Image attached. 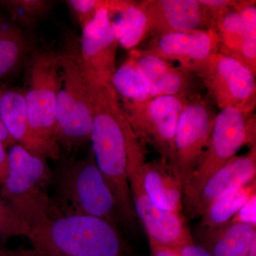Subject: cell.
Returning a JSON list of instances; mask_svg holds the SVG:
<instances>
[{"mask_svg":"<svg viewBox=\"0 0 256 256\" xmlns=\"http://www.w3.org/2000/svg\"><path fill=\"white\" fill-rule=\"evenodd\" d=\"M92 122L90 141L96 165L114 194L118 213L128 223L136 218L128 180L130 158L146 149L128 122L114 86L92 74Z\"/></svg>","mask_w":256,"mask_h":256,"instance_id":"1","label":"cell"},{"mask_svg":"<svg viewBox=\"0 0 256 256\" xmlns=\"http://www.w3.org/2000/svg\"><path fill=\"white\" fill-rule=\"evenodd\" d=\"M38 256H122L114 225L97 217L58 216L28 230Z\"/></svg>","mask_w":256,"mask_h":256,"instance_id":"2","label":"cell"},{"mask_svg":"<svg viewBox=\"0 0 256 256\" xmlns=\"http://www.w3.org/2000/svg\"><path fill=\"white\" fill-rule=\"evenodd\" d=\"M92 122V80L80 56L79 44L70 41L60 54L57 95V142L76 149L90 141Z\"/></svg>","mask_w":256,"mask_h":256,"instance_id":"3","label":"cell"},{"mask_svg":"<svg viewBox=\"0 0 256 256\" xmlns=\"http://www.w3.org/2000/svg\"><path fill=\"white\" fill-rule=\"evenodd\" d=\"M9 171L0 194L20 216L28 230L56 217L47 186L52 173L46 160L18 144L8 151Z\"/></svg>","mask_w":256,"mask_h":256,"instance_id":"4","label":"cell"},{"mask_svg":"<svg viewBox=\"0 0 256 256\" xmlns=\"http://www.w3.org/2000/svg\"><path fill=\"white\" fill-rule=\"evenodd\" d=\"M55 192L52 201L58 216H92L116 224V200L96 165L92 149L87 156L63 166Z\"/></svg>","mask_w":256,"mask_h":256,"instance_id":"5","label":"cell"},{"mask_svg":"<svg viewBox=\"0 0 256 256\" xmlns=\"http://www.w3.org/2000/svg\"><path fill=\"white\" fill-rule=\"evenodd\" d=\"M256 118L235 108L222 109L204 152L183 192V204L188 206L210 176L236 156L245 146H256Z\"/></svg>","mask_w":256,"mask_h":256,"instance_id":"6","label":"cell"},{"mask_svg":"<svg viewBox=\"0 0 256 256\" xmlns=\"http://www.w3.org/2000/svg\"><path fill=\"white\" fill-rule=\"evenodd\" d=\"M60 77V54L41 52L32 58L28 88L24 96L28 122L37 137L57 142V95Z\"/></svg>","mask_w":256,"mask_h":256,"instance_id":"7","label":"cell"},{"mask_svg":"<svg viewBox=\"0 0 256 256\" xmlns=\"http://www.w3.org/2000/svg\"><path fill=\"white\" fill-rule=\"evenodd\" d=\"M146 162V150L134 153L128 162V180L134 214L149 242L178 250L194 240L182 215L158 208L146 194L142 182Z\"/></svg>","mask_w":256,"mask_h":256,"instance_id":"8","label":"cell"},{"mask_svg":"<svg viewBox=\"0 0 256 256\" xmlns=\"http://www.w3.org/2000/svg\"><path fill=\"white\" fill-rule=\"evenodd\" d=\"M188 100L185 96H161L140 105L121 108L143 146H152L160 158L172 165L176 126Z\"/></svg>","mask_w":256,"mask_h":256,"instance_id":"9","label":"cell"},{"mask_svg":"<svg viewBox=\"0 0 256 256\" xmlns=\"http://www.w3.org/2000/svg\"><path fill=\"white\" fill-rule=\"evenodd\" d=\"M200 76L220 109L230 108L254 114L256 75L240 60L218 52Z\"/></svg>","mask_w":256,"mask_h":256,"instance_id":"10","label":"cell"},{"mask_svg":"<svg viewBox=\"0 0 256 256\" xmlns=\"http://www.w3.org/2000/svg\"><path fill=\"white\" fill-rule=\"evenodd\" d=\"M216 114L205 101L188 100L178 118L172 165L184 188L206 149Z\"/></svg>","mask_w":256,"mask_h":256,"instance_id":"11","label":"cell"},{"mask_svg":"<svg viewBox=\"0 0 256 256\" xmlns=\"http://www.w3.org/2000/svg\"><path fill=\"white\" fill-rule=\"evenodd\" d=\"M220 44L216 30H202L154 36L146 50L166 62H178L180 68L200 76L220 52Z\"/></svg>","mask_w":256,"mask_h":256,"instance_id":"12","label":"cell"},{"mask_svg":"<svg viewBox=\"0 0 256 256\" xmlns=\"http://www.w3.org/2000/svg\"><path fill=\"white\" fill-rule=\"evenodd\" d=\"M100 8L95 16L82 30L79 42L80 56L86 68L96 78L112 86L117 70L118 42L107 8Z\"/></svg>","mask_w":256,"mask_h":256,"instance_id":"13","label":"cell"},{"mask_svg":"<svg viewBox=\"0 0 256 256\" xmlns=\"http://www.w3.org/2000/svg\"><path fill=\"white\" fill-rule=\"evenodd\" d=\"M150 22V35L216 30L215 14L198 0L142 1Z\"/></svg>","mask_w":256,"mask_h":256,"instance_id":"14","label":"cell"},{"mask_svg":"<svg viewBox=\"0 0 256 256\" xmlns=\"http://www.w3.org/2000/svg\"><path fill=\"white\" fill-rule=\"evenodd\" d=\"M256 178V146L236 156L210 176L198 194L185 206L190 217L202 216L208 205Z\"/></svg>","mask_w":256,"mask_h":256,"instance_id":"15","label":"cell"},{"mask_svg":"<svg viewBox=\"0 0 256 256\" xmlns=\"http://www.w3.org/2000/svg\"><path fill=\"white\" fill-rule=\"evenodd\" d=\"M0 119L16 144L43 159H60V146L42 140L32 130L22 92L0 88Z\"/></svg>","mask_w":256,"mask_h":256,"instance_id":"16","label":"cell"},{"mask_svg":"<svg viewBox=\"0 0 256 256\" xmlns=\"http://www.w3.org/2000/svg\"><path fill=\"white\" fill-rule=\"evenodd\" d=\"M130 55L134 58L151 97L190 95L191 74L176 68L146 50H133Z\"/></svg>","mask_w":256,"mask_h":256,"instance_id":"17","label":"cell"},{"mask_svg":"<svg viewBox=\"0 0 256 256\" xmlns=\"http://www.w3.org/2000/svg\"><path fill=\"white\" fill-rule=\"evenodd\" d=\"M142 182L146 194L158 208L182 214V184L168 162L160 158L144 163Z\"/></svg>","mask_w":256,"mask_h":256,"instance_id":"18","label":"cell"},{"mask_svg":"<svg viewBox=\"0 0 256 256\" xmlns=\"http://www.w3.org/2000/svg\"><path fill=\"white\" fill-rule=\"evenodd\" d=\"M107 8L110 14H118L112 22L119 46L122 48L132 50L150 36L149 18L142 1H108Z\"/></svg>","mask_w":256,"mask_h":256,"instance_id":"19","label":"cell"},{"mask_svg":"<svg viewBox=\"0 0 256 256\" xmlns=\"http://www.w3.org/2000/svg\"><path fill=\"white\" fill-rule=\"evenodd\" d=\"M201 246L212 256H247L256 242V228L228 222L214 228H204Z\"/></svg>","mask_w":256,"mask_h":256,"instance_id":"20","label":"cell"},{"mask_svg":"<svg viewBox=\"0 0 256 256\" xmlns=\"http://www.w3.org/2000/svg\"><path fill=\"white\" fill-rule=\"evenodd\" d=\"M121 107L140 105L152 98L148 92L134 58L129 55L117 68L112 79Z\"/></svg>","mask_w":256,"mask_h":256,"instance_id":"21","label":"cell"},{"mask_svg":"<svg viewBox=\"0 0 256 256\" xmlns=\"http://www.w3.org/2000/svg\"><path fill=\"white\" fill-rule=\"evenodd\" d=\"M255 194L256 178L208 205L202 215V226L214 228L228 224L244 203Z\"/></svg>","mask_w":256,"mask_h":256,"instance_id":"22","label":"cell"},{"mask_svg":"<svg viewBox=\"0 0 256 256\" xmlns=\"http://www.w3.org/2000/svg\"><path fill=\"white\" fill-rule=\"evenodd\" d=\"M236 8L240 15L242 26V40L236 58L254 74H256V2L252 0L236 1Z\"/></svg>","mask_w":256,"mask_h":256,"instance_id":"23","label":"cell"},{"mask_svg":"<svg viewBox=\"0 0 256 256\" xmlns=\"http://www.w3.org/2000/svg\"><path fill=\"white\" fill-rule=\"evenodd\" d=\"M235 4L222 10L216 20V30L220 41V52L233 57L238 53L242 40V21Z\"/></svg>","mask_w":256,"mask_h":256,"instance_id":"24","label":"cell"},{"mask_svg":"<svg viewBox=\"0 0 256 256\" xmlns=\"http://www.w3.org/2000/svg\"><path fill=\"white\" fill-rule=\"evenodd\" d=\"M24 38L15 26L0 22V78L14 68L22 56Z\"/></svg>","mask_w":256,"mask_h":256,"instance_id":"25","label":"cell"},{"mask_svg":"<svg viewBox=\"0 0 256 256\" xmlns=\"http://www.w3.org/2000/svg\"><path fill=\"white\" fill-rule=\"evenodd\" d=\"M9 11L12 18L22 23H31L46 12L48 3L41 0H9L0 1Z\"/></svg>","mask_w":256,"mask_h":256,"instance_id":"26","label":"cell"},{"mask_svg":"<svg viewBox=\"0 0 256 256\" xmlns=\"http://www.w3.org/2000/svg\"><path fill=\"white\" fill-rule=\"evenodd\" d=\"M28 232V226L0 194V238L26 236Z\"/></svg>","mask_w":256,"mask_h":256,"instance_id":"27","label":"cell"},{"mask_svg":"<svg viewBox=\"0 0 256 256\" xmlns=\"http://www.w3.org/2000/svg\"><path fill=\"white\" fill-rule=\"evenodd\" d=\"M66 2L82 30L92 21L98 10L107 4L105 0H68Z\"/></svg>","mask_w":256,"mask_h":256,"instance_id":"28","label":"cell"},{"mask_svg":"<svg viewBox=\"0 0 256 256\" xmlns=\"http://www.w3.org/2000/svg\"><path fill=\"white\" fill-rule=\"evenodd\" d=\"M232 223L242 224L256 228V194L249 198L234 215Z\"/></svg>","mask_w":256,"mask_h":256,"instance_id":"29","label":"cell"},{"mask_svg":"<svg viewBox=\"0 0 256 256\" xmlns=\"http://www.w3.org/2000/svg\"><path fill=\"white\" fill-rule=\"evenodd\" d=\"M198 1L204 6L210 9L215 14L216 18H217L222 10L225 9L227 6L234 5L236 2V1H232V0H198Z\"/></svg>","mask_w":256,"mask_h":256,"instance_id":"30","label":"cell"},{"mask_svg":"<svg viewBox=\"0 0 256 256\" xmlns=\"http://www.w3.org/2000/svg\"><path fill=\"white\" fill-rule=\"evenodd\" d=\"M178 252L181 256H212L206 249L194 242L184 246Z\"/></svg>","mask_w":256,"mask_h":256,"instance_id":"31","label":"cell"},{"mask_svg":"<svg viewBox=\"0 0 256 256\" xmlns=\"http://www.w3.org/2000/svg\"><path fill=\"white\" fill-rule=\"evenodd\" d=\"M9 171V158L6 148L0 142V185L4 182Z\"/></svg>","mask_w":256,"mask_h":256,"instance_id":"32","label":"cell"},{"mask_svg":"<svg viewBox=\"0 0 256 256\" xmlns=\"http://www.w3.org/2000/svg\"><path fill=\"white\" fill-rule=\"evenodd\" d=\"M150 242V256H181L178 250L159 245L156 242Z\"/></svg>","mask_w":256,"mask_h":256,"instance_id":"33","label":"cell"},{"mask_svg":"<svg viewBox=\"0 0 256 256\" xmlns=\"http://www.w3.org/2000/svg\"><path fill=\"white\" fill-rule=\"evenodd\" d=\"M0 256H38V254L34 248L10 250L0 248Z\"/></svg>","mask_w":256,"mask_h":256,"instance_id":"34","label":"cell"},{"mask_svg":"<svg viewBox=\"0 0 256 256\" xmlns=\"http://www.w3.org/2000/svg\"><path fill=\"white\" fill-rule=\"evenodd\" d=\"M0 142L2 143L6 148L8 146L10 148L13 144H16L12 138L10 137V134L2 122L1 119H0Z\"/></svg>","mask_w":256,"mask_h":256,"instance_id":"35","label":"cell"},{"mask_svg":"<svg viewBox=\"0 0 256 256\" xmlns=\"http://www.w3.org/2000/svg\"><path fill=\"white\" fill-rule=\"evenodd\" d=\"M247 256H256V242H254V245L250 248Z\"/></svg>","mask_w":256,"mask_h":256,"instance_id":"36","label":"cell"}]
</instances>
